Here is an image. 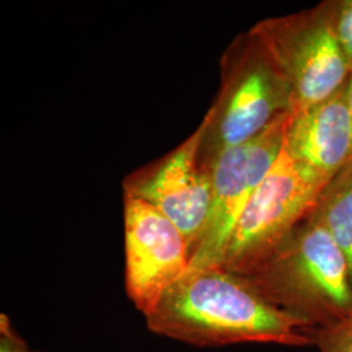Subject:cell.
Segmentation results:
<instances>
[{"mask_svg":"<svg viewBox=\"0 0 352 352\" xmlns=\"http://www.w3.org/2000/svg\"><path fill=\"white\" fill-rule=\"evenodd\" d=\"M291 116H283L256 139L222 151L205 167L212 186L210 212L188 270L222 267L240 215L283 149Z\"/></svg>","mask_w":352,"mask_h":352,"instance_id":"6","label":"cell"},{"mask_svg":"<svg viewBox=\"0 0 352 352\" xmlns=\"http://www.w3.org/2000/svg\"><path fill=\"white\" fill-rule=\"evenodd\" d=\"M241 277L266 300L316 329L333 327L352 316L347 263L312 214Z\"/></svg>","mask_w":352,"mask_h":352,"instance_id":"2","label":"cell"},{"mask_svg":"<svg viewBox=\"0 0 352 352\" xmlns=\"http://www.w3.org/2000/svg\"><path fill=\"white\" fill-rule=\"evenodd\" d=\"M283 151L324 183L352 161L349 80L331 97L292 113Z\"/></svg>","mask_w":352,"mask_h":352,"instance_id":"9","label":"cell"},{"mask_svg":"<svg viewBox=\"0 0 352 352\" xmlns=\"http://www.w3.org/2000/svg\"><path fill=\"white\" fill-rule=\"evenodd\" d=\"M32 352H47V351H32Z\"/></svg>","mask_w":352,"mask_h":352,"instance_id":"15","label":"cell"},{"mask_svg":"<svg viewBox=\"0 0 352 352\" xmlns=\"http://www.w3.org/2000/svg\"><path fill=\"white\" fill-rule=\"evenodd\" d=\"M146 318L149 330L199 347L315 344L316 327L266 300L223 267L188 270Z\"/></svg>","mask_w":352,"mask_h":352,"instance_id":"1","label":"cell"},{"mask_svg":"<svg viewBox=\"0 0 352 352\" xmlns=\"http://www.w3.org/2000/svg\"><path fill=\"white\" fill-rule=\"evenodd\" d=\"M334 30L352 74V0H330Z\"/></svg>","mask_w":352,"mask_h":352,"instance_id":"12","label":"cell"},{"mask_svg":"<svg viewBox=\"0 0 352 352\" xmlns=\"http://www.w3.org/2000/svg\"><path fill=\"white\" fill-rule=\"evenodd\" d=\"M126 289L145 317L188 272L190 247L186 236L158 209L124 195Z\"/></svg>","mask_w":352,"mask_h":352,"instance_id":"7","label":"cell"},{"mask_svg":"<svg viewBox=\"0 0 352 352\" xmlns=\"http://www.w3.org/2000/svg\"><path fill=\"white\" fill-rule=\"evenodd\" d=\"M315 346L321 352H352V316L333 327L316 329Z\"/></svg>","mask_w":352,"mask_h":352,"instance_id":"11","label":"cell"},{"mask_svg":"<svg viewBox=\"0 0 352 352\" xmlns=\"http://www.w3.org/2000/svg\"><path fill=\"white\" fill-rule=\"evenodd\" d=\"M0 352H32L4 314L0 316Z\"/></svg>","mask_w":352,"mask_h":352,"instance_id":"13","label":"cell"},{"mask_svg":"<svg viewBox=\"0 0 352 352\" xmlns=\"http://www.w3.org/2000/svg\"><path fill=\"white\" fill-rule=\"evenodd\" d=\"M327 183L282 149L232 232L222 267L244 276L315 212Z\"/></svg>","mask_w":352,"mask_h":352,"instance_id":"5","label":"cell"},{"mask_svg":"<svg viewBox=\"0 0 352 352\" xmlns=\"http://www.w3.org/2000/svg\"><path fill=\"white\" fill-rule=\"evenodd\" d=\"M250 30L286 77L295 113L331 97L351 76L334 30L330 0L299 12L267 17Z\"/></svg>","mask_w":352,"mask_h":352,"instance_id":"4","label":"cell"},{"mask_svg":"<svg viewBox=\"0 0 352 352\" xmlns=\"http://www.w3.org/2000/svg\"><path fill=\"white\" fill-rule=\"evenodd\" d=\"M312 215L338 245L347 263L352 286V161L322 189Z\"/></svg>","mask_w":352,"mask_h":352,"instance_id":"10","label":"cell"},{"mask_svg":"<svg viewBox=\"0 0 352 352\" xmlns=\"http://www.w3.org/2000/svg\"><path fill=\"white\" fill-rule=\"evenodd\" d=\"M349 103H350V110L352 115V74L349 78Z\"/></svg>","mask_w":352,"mask_h":352,"instance_id":"14","label":"cell"},{"mask_svg":"<svg viewBox=\"0 0 352 352\" xmlns=\"http://www.w3.org/2000/svg\"><path fill=\"white\" fill-rule=\"evenodd\" d=\"M205 129L202 119L176 149L124 183V195L139 197L164 214L183 232L190 252L201 238L212 201L210 176L200 161Z\"/></svg>","mask_w":352,"mask_h":352,"instance_id":"8","label":"cell"},{"mask_svg":"<svg viewBox=\"0 0 352 352\" xmlns=\"http://www.w3.org/2000/svg\"><path fill=\"white\" fill-rule=\"evenodd\" d=\"M221 88L204 116L206 129L200 149L205 168L222 151L264 133L295 113V100L282 71L251 30L235 38L221 63Z\"/></svg>","mask_w":352,"mask_h":352,"instance_id":"3","label":"cell"}]
</instances>
